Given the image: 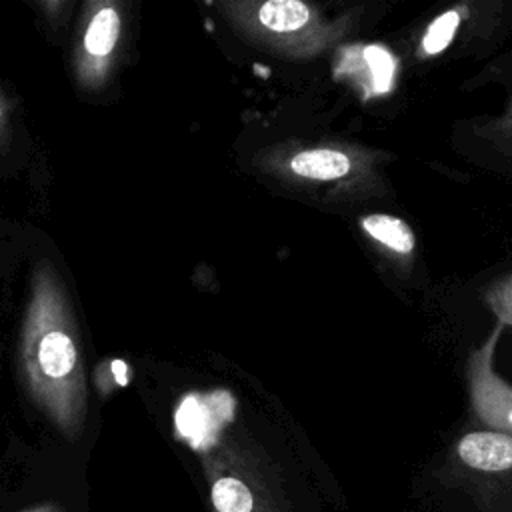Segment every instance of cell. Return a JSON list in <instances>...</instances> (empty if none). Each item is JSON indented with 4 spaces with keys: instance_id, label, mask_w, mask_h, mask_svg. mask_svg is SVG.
<instances>
[{
    "instance_id": "1",
    "label": "cell",
    "mask_w": 512,
    "mask_h": 512,
    "mask_svg": "<svg viewBox=\"0 0 512 512\" xmlns=\"http://www.w3.org/2000/svg\"><path fill=\"white\" fill-rule=\"evenodd\" d=\"M240 8L244 14L238 18L256 42L288 56L318 54L334 36L318 12L300 0H264Z\"/></svg>"
},
{
    "instance_id": "2",
    "label": "cell",
    "mask_w": 512,
    "mask_h": 512,
    "mask_svg": "<svg viewBox=\"0 0 512 512\" xmlns=\"http://www.w3.org/2000/svg\"><path fill=\"white\" fill-rule=\"evenodd\" d=\"M212 512H286V502L264 474L232 460L206 464Z\"/></svg>"
},
{
    "instance_id": "3",
    "label": "cell",
    "mask_w": 512,
    "mask_h": 512,
    "mask_svg": "<svg viewBox=\"0 0 512 512\" xmlns=\"http://www.w3.org/2000/svg\"><path fill=\"white\" fill-rule=\"evenodd\" d=\"M500 328L470 354L468 362V388L476 416L496 432L512 436V386L502 380L492 366L494 346Z\"/></svg>"
},
{
    "instance_id": "4",
    "label": "cell",
    "mask_w": 512,
    "mask_h": 512,
    "mask_svg": "<svg viewBox=\"0 0 512 512\" xmlns=\"http://www.w3.org/2000/svg\"><path fill=\"white\" fill-rule=\"evenodd\" d=\"M232 408L234 398L228 392L190 394L180 402L174 422L182 438L204 450L216 442L220 428L232 418Z\"/></svg>"
},
{
    "instance_id": "5",
    "label": "cell",
    "mask_w": 512,
    "mask_h": 512,
    "mask_svg": "<svg viewBox=\"0 0 512 512\" xmlns=\"http://www.w3.org/2000/svg\"><path fill=\"white\" fill-rule=\"evenodd\" d=\"M396 74V58L384 46H346L336 60V76L352 82L362 94L390 92Z\"/></svg>"
},
{
    "instance_id": "6",
    "label": "cell",
    "mask_w": 512,
    "mask_h": 512,
    "mask_svg": "<svg viewBox=\"0 0 512 512\" xmlns=\"http://www.w3.org/2000/svg\"><path fill=\"white\" fill-rule=\"evenodd\" d=\"M458 460L482 474L512 472V436L496 430H474L456 444Z\"/></svg>"
},
{
    "instance_id": "7",
    "label": "cell",
    "mask_w": 512,
    "mask_h": 512,
    "mask_svg": "<svg viewBox=\"0 0 512 512\" xmlns=\"http://www.w3.org/2000/svg\"><path fill=\"white\" fill-rule=\"evenodd\" d=\"M288 168L296 178L328 182V180H344L354 170V158L346 150L320 146V148H304L294 152L288 158Z\"/></svg>"
},
{
    "instance_id": "8",
    "label": "cell",
    "mask_w": 512,
    "mask_h": 512,
    "mask_svg": "<svg viewBox=\"0 0 512 512\" xmlns=\"http://www.w3.org/2000/svg\"><path fill=\"white\" fill-rule=\"evenodd\" d=\"M360 228L374 242L398 256H410L416 246L410 224L392 214H368L360 220Z\"/></svg>"
},
{
    "instance_id": "9",
    "label": "cell",
    "mask_w": 512,
    "mask_h": 512,
    "mask_svg": "<svg viewBox=\"0 0 512 512\" xmlns=\"http://www.w3.org/2000/svg\"><path fill=\"white\" fill-rule=\"evenodd\" d=\"M38 360L48 376L62 378L74 368L76 348L64 332H50L40 342Z\"/></svg>"
},
{
    "instance_id": "10",
    "label": "cell",
    "mask_w": 512,
    "mask_h": 512,
    "mask_svg": "<svg viewBox=\"0 0 512 512\" xmlns=\"http://www.w3.org/2000/svg\"><path fill=\"white\" fill-rule=\"evenodd\" d=\"M118 32H120V18H118L116 10L102 8L100 12H96V16L92 18V22L86 30L84 46L90 54L104 56L114 48V44L118 40Z\"/></svg>"
},
{
    "instance_id": "11",
    "label": "cell",
    "mask_w": 512,
    "mask_h": 512,
    "mask_svg": "<svg viewBox=\"0 0 512 512\" xmlns=\"http://www.w3.org/2000/svg\"><path fill=\"white\" fill-rule=\"evenodd\" d=\"M460 12L458 10H448L444 14H440L438 18H434L428 28H426V34L422 36V42H420V52L424 56H434V54H440L448 48V44L452 42L456 30H458V24H460Z\"/></svg>"
},
{
    "instance_id": "12",
    "label": "cell",
    "mask_w": 512,
    "mask_h": 512,
    "mask_svg": "<svg viewBox=\"0 0 512 512\" xmlns=\"http://www.w3.org/2000/svg\"><path fill=\"white\" fill-rule=\"evenodd\" d=\"M486 304L500 324L512 326V274L490 286L486 292Z\"/></svg>"
},
{
    "instance_id": "13",
    "label": "cell",
    "mask_w": 512,
    "mask_h": 512,
    "mask_svg": "<svg viewBox=\"0 0 512 512\" xmlns=\"http://www.w3.org/2000/svg\"><path fill=\"white\" fill-rule=\"evenodd\" d=\"M20 512H66V508L56 500H44V502H36L32 506H26Z\"/></svg>"
},
{
    "instance_id": "14",
    "label": "cell",
    "mask_w": 512,
    "mask_h": 512,
    "mask_svg": "<svg viewBox=\"0 0 512 512\" xmlns=\"http://www.w3.org/2000/svg\"><path fill=\"white\" fill-rule=\"evenodd\" d=\"M112 372H114V376H116V380H118V384L120 386H126L128 384V366L122 362V360H112Z\"/></svg>"
},
{
    "instance_id": "15",
    "label": "cell",
    "mask_w": 512,
    "mask_h": 512,
    "mask_svg": "<svg viewBox=\"0 0 512 512\" xmlns=\"http://www.w3.org/2000/svg\"><path fill=\"white\" fill-rule=\"evenodd\" d=\"M502 132L508 136V138H512V106H510V110H508V116L504 118V122H502Z\"/></svg>"
}]
</instances>
